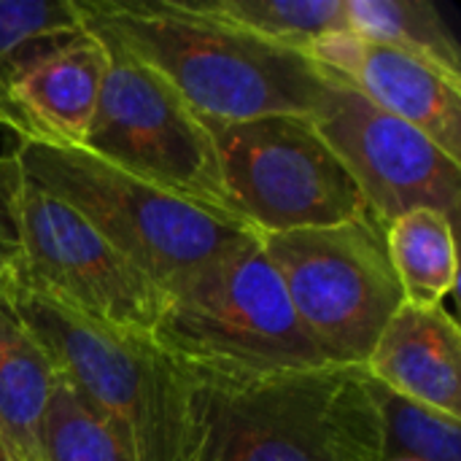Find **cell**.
<instances>
[{
  "label": "cell",
  "mask_w": 461,
  "mask_h": 461,
  "mask_svg": "<svg viewBox=\"0 0 461 461\" xmlns=\"http://www.w3.org/2000/svg\"><path fill=\"white\" fill-rule=\"evenodd\" d=\"M84 27L159 73L205 122L313 113L330 76L281 46L194 11L186 0H76Z\"/></svg>",
  "instance_id": "cell-1"
},
{
  "label": "cell",
  "mask_w": 461,
  "mask_h": 461,
  "mask_svg": "<svg viewBox=\"0 0 461 461\" xmlns=\"http://www.w3.org/2000/svg\"><path fill=\"white\" fill-rule=\"evenodd\" d=\"M54 365L103 413L132 461H213L203 375L154 338L97 327L24 281L8 300Z\"/></svg>",
  "instance_id": "cell-2"
},
{
  "label": "cell",
  "mask_w": 461,
  "mask_h": 461,
  "mask_svg": "<svg viewBox=\"0 0 461 461\" xmlns=\"http://www.w3.org/2000/svg\"><path fill=\"white\" fill-rule=\"evenodd\" d=\"M11 154L27 178L81 213L162 294L259 235L246 221L173 194L84 146L16 140Z\"/></svg>",
  "instance_id": "cell-3"
},
{
  "label": "cell",
  "mask_w": 461,
  "mask_h": 461,
  "mask_svg": "<svg viewBox=\"0 0 461 461\" xmlns=\"http://www.w3.org/2000/svg\"><path fill=\"white\" fill-rule=\"evenodd\" d=\"M213 461H384V427L365 367L230 378L203 373Z\"/></svg>",
  "instance_id": "cell-4"
},
{
  "label": "cell",
  "mask_w": 461,
  "mask_h": 461,
  "mask_svg": "<svg viewBox=\"0 0 461 461\" xmlns=\"http://www.w3.org/2000/svg\"><path fill=\"white\" fill-rule=\"evenodd\" d=\"M154 340L194 370L230 378L330 365L303 330L259 235L165 294Z\"/></svg>",
  "instance_id": "cell-5"
},
{
  "label": "cell",
  "mask_w": 461,
  "mask_h": 461,
  "mask_svg": "<svg viewBox=\"0 0 461 461\" xmlns=\"http://www.w3.org/2000/svg\"><path fill=\"white\" fill-rule=\"evenodd\" d=\"M259 240L324 359L365 367L378 335L402 305L384 227L362 216L332 227L259 235Z\"/></svg>",
  "instance_id": "cell-6"
},
{
  "label": "cell",
  "mask_w": 461,
  "mask_h": 461,
  "mask_svg": "<svg viewBox=\"0 0 461 461\" xmlns=\"http://www.w3.org/2000/svg\"><path fill=\"white\" fill-rule=\"evenodd\" d=\"M205 124L230 211L259 235L370 216L357 181L308 113Z\"/></svg>",
  "instance_id": "cell-7"
},
{
  "label": "cell",
  "mask_w": 461,
  "mask_h": 461,
  "mask_svg": "<svg viewBox=\"0 0 461 461\" xmlns=\"http://www.w3.org/2000/svg\"><path fill=\"white\" fill-rule=\"evenodd\" d=\"M22 251V281L76 316L124 335L154 338L165 294L81 213L27 178L19 165L5 197Z\"/></svg>",
  "instance_id": "cell-8"
},
{
  "label": "cell",
  "mask_w": 461,
  "mask_h": 461,
  "mask_svg": "<svg viewBox=\"0 0 461 461\" xmlns=\"http://www.w3.org/2000/svg\"><path fill=\"white\" fill-rule=\"evenodd\" d=\"M103 43L108 70L84 149L173 194L235 216L208 124L159 73L119 43Z\"/></svg>",
  "instance_id": "cell-9"
},
{
  "label": "cell",
  "mask_w": 461,
  "mask_h": 461,
  "mask_svg": "<svg viewBox=\"0 0 461 461\" xmlns=\"http://www.w3.org/2000/svg\"><path fill=\"white\" fill-rule=\"evenodd\" d=\"M311 119L357 181L370 216L384 230L416 208L440 211L456 224L461 162L424 132L332 76Z\"/></svg>",
  "instance_id": "cell-10"
},
{
  "label": "cell",
  "mask_w": 461,
  "mask_h": 461,
  "mask_svg": "<svg viewBox=\"0 0 461 461\" xmlns=\"http://www.w3.org/2000/svg\"><path fill=\"white\" fill-rule=\"evenodd\" d=\"M105 70V43L86 27L27 49L0 73L5 127L16 140L84 146Z\"/></svg>",
  "instance_id": "cell-11"
},
{
  "label": "cell",
  "mask_w": 461,
  "mask_h": 461,
  "mask_svg": "<svg viewBox=\"0 0 461 461\" xmlns=\"http://www.w3.org/2000/svg\"><path fill=\"white\" fill-rule=\"evenodd\" d=\"M305 54L386 113L408 122L461 162V84L440 70L378 46L348 27L319 35Z\"/></svg>",
  "instance_id": "cell-12"
},
{
  "label": "cell",
  "mask_w": 461,
  "mask_h": 461,
  "mask_svg": "<svg viewBox=\"0 0 461 461\" xmlns=\"http://www.w3.org/2000/svg\"><path fill=\"white\" fill-rule=\"evenodd\" d=\"M365 373L389 392L461 419V330L443 305L402 303L378 335Z\"/></svg>",
  "instance_id": "cell-13"
},
{
  "label": "cell",
  "mask_w": 461,
  "mask_h": 461,
  "mask_svg": "<svg viewBox=\"0 0 461 461\" xmlns=\"http://www.w3.org/2000/svg\"><path fill=\"white\" fill-rule=\"evenodd\" d=\"M59 367L0 300V446L11 461H46L43 419Z\"/></svg>",
  "instance_id": "cell-14"
},
{
  "label": "cell",
  "mask_w": 461,
  "mask_h": 461,
  "mask_svg": "<svg viewBox=\"0 0 461 461\" xmlns=\"http://www.w3.org/2000/svg\"><path fill=\"white\" fill-rule=\"evenodd\" d=\"M386 254L402 289V303L438 308L456 289V224L432 208L397 216L386 230Z\"/></svg>",
  "instance_id": "cell-15"
},
{
  "label": "cell",
  "mask_w": 461,
  "mask_h": 461,
  "mask_svg": "<svg viewBox=\"0 0 461 461\" xmlns=\"http://www.w3.org/2000/svg\"><path fill=\"white\" fill-rule=\"evenodd\" d=\"M346 27L461 84L459 43L429 0H346Z\"/></svg>",
  "instance_id": "cell-16"
},
{
  "label": "cell",
  "mask_w": 461,
  "mask_h": 461,
  "mask_svg": "<svg viewBox=\"0 0 461 461\" xmlns=\"http://www.w3.org/2000/svg\"><path fill=\"white\" fill-rule=\"evenodd\" d=\"M257 38L305 51L324 32L346 27V0H186Z\"/></svg>",
  "instance_id": "cell-17"
},
{
  "label": "cell",
  "mask_w": 461,
  "mask_h": 461,
  "mask_svg": "<svg viewBox=\"0 0 461 461\" xmlns=\"http://www.w3.org/2000/svg\"><path fill=\"white\" fill-rule=\"evenodd\" d=\"M43 456L46 461H132L113 427L62 370L43 419Z\"/></svg>",
  "instance_id": "cell-18"
},
{
  "label": "cell",
  "mask_w": 461,
  "mask_h": 461,
  "mask_svg": "<svg viewBox=\"0 0 461 461\" xmlns=\"http://www.w3.org/2000/svg\"><path fill=\"white\" fill-rule=\"evenodd\" d=\"M384 427V461H461V419L432 411L373 381Z\"/></svg>",
  "instance_id": "cell-19"
},
{
  "label": "cell",
  "mask_w": 461,
  "mask_h": 461,
  "mask_svg": "<svg viewBox=\"0 0 461 461\" xmlns=\"http://www.w3.org/2000/svg\"><path fill=\"white\" fill-rule=\"evenodd\" d=\"M81 30L76 0H0V73L27 49Z\"/></svg>",
  "instance_id": "cell-20"
},
{
  "label": "cell",
  "mask_w": 461,
  "mask_h": 461,
  "mask_svg": "<svg viewBox=\"0 0 461 461\" xmlns=\"http://www.w3.org/2000/svg\"><path fill=\"white\" fill-rule=\"evenodd\" d=\"M14 170H16L14 154H0V300L3 303L11 300V294L19 289L22 276H24L22 251H19V243L14 238L11 219H8V208H5L8 184H11Z\"/></svg>",
  "instance_id": "cell-21"
},
{
  "label": "cell",
  "mask_w": 461,
  "mask_h": 461,
  "mask_svg": "<svg viewBox=\"0 0 461 461\" xmlns=\"http://www.w3.org/2000/svg\"><path fill=\"white\" fill-rule=\"evenodd\" d=\"M0 124L5 127V113H3V105H0Z\"/></svg>",
  "instance_id": "cell-22"
},
{
  "label": "cell",
  "mask_w": 461,
  "mask_h": 461,
  "mask_svg": "<svg viewBox=\"0 0 461 461\" xmlns=\"http://www.w3.org/2000/svg\"><path fill=\"white\" fill-rule=\"evenodd\" d=\"M0 461H11L8 456H5V451H3V446H0Z\"/></svg>",
  "instance_id": "cell-23"
},
{
  "label": "cell",
  "mask_w": 461,
  "mask_h": 461,
  "mask_svg": "<svg viewBox=\"0 0 461 461\" xmlns=\"http://www.w3.org/2000/svg\"><path fill=\"white\" fill-rule=\"evenodd\" d=\"M392 461H419V459H392Z\"/></svg>",
  "instance_id": "cell-24"
}]
</instances>
